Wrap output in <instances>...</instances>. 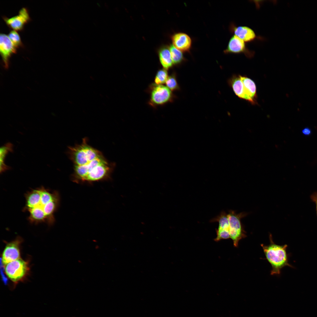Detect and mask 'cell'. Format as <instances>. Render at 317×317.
I'll use <instances>...</instances> for the list:
<instances>
[{
	"label": "cell",
	"mask_w": 317,
	"mask_h": 317,
	"mask_svg": "<svg viewBox=\"0 0 317 317\" xmlns=\"http://www.w3.org/2000/svg\"><path fill=\"white\" fill-rule=\"evenodd\" d=\"M24 212L29 214L28 221L32 224L46 223L49 226L55 222L54 214L59 207L60 195L58 191L43 186L33 189L25 195Z\"/></svg>",
	"instance_id": "obj_1"
},
{
	"label": "cell",
	"mask_w": 317,
	"mask_h": 317,
	"mask_svg": "<svg viewBox=\"0 0 317 317\" xmlns=\"http://www.w3.org/2000/svg\"><path fill=\"white\" fill-rule=\"evenodd\" d=\"M114 163L110 162L104 155L82 166H74L71 176L77 183H91L108 179L115 168Z\"/></svg>",
	"instance_id": "obj_2"
},
{
	"label": "cell",
	"mask_w": 317,
	"mask_h": 317,
	"mask_svg": "<svg viewBox=\"0 0 317 317\" xmlns=\"http://www.w3.org/2000/svg\"><path fill=\"white\" fill-rule=\"evenodd\" d=\"M270 244L268 245L261 244L266 259L270 264L272 269L271 275H279L281 270L285 266L294 267L289 263L288 254L286 252L288 246L279 245L274 243L272 235H269Z\"/></svg>",
	"instance_id": "obj_3"
},
{
	"label": "cell",
	"mask_w": 317,
	"mask_h": 317,
	"mask_svg": "<svg viewBox=\"0 0 317 317\" xmlns=\"http://www.w3.org/2000/svg\"><path fill=\"white\" fill-rule=\"evenodd\" d=\"M67 154L74 166L85 165L103 156L101 151L88 144L86 137L80 144L68 146Z\"/></svg>",
	"instance_id": "obj_4"
},
{
	"label": "cell",
	"mask_w": 317,
	"mask_h": 317,
	"mask_svg": "<svg viewBox=\"0 0 317 317\" xmlns=\"http://www.w3.org/2000/svg\"><path fill=\"white\" fill-rule=\"evenodd\" d=\"M4 267L6 274L13 283L12 289H14L19 282L25 280L30 273L28 261H25L21 258L8 263Z\"/></svg>",
	"instance_id": "obj_5"
},
{
	"label": "cell",
	"mask_w": 317,
	"mask_h": 317,
	"mask_svg": "<svg viewBox=\"0 0 317 317\" xmlns=\"http://www.w3.org/2000/svg\"><path fill=\"white\" fill-rule=\"evenodd\" d=\"M247 214L245 212L237 213L233 210H230L227 214L230 238L233 241L235 247H237L239 241L247 237L246 232L242 225L241 220Z\"/></svg>",
	"instance_id": "obj_6"
},
{
	"label": "cell",
	"mask_w": 317,
	"mask_h": 317,
	"mask_svg": "<svg viewBox=\"0 0 317 317\" xmlns=\"http://www.w3.org/2000/svg\"><path fill=\"white\" fill-rule=\"evenodd\" d=\"M149 104L153 107L164 104L171 101L173 95L171 90L163 85H151L150 87Z\"/></svg>",
	"instance_id": "obj_7"
},
{
	"label": "cell",
	"mask_w": 317,
	"mask_h": 317,
	"mask_svg": "<svg viewBox=\"0 0 317 317\" xmlns=\"http://www.w3.org/2000/svg\"><path fill=\"white\" fill-rule=\"evenodd\" d=\"M23 241L22 238L18 236L14 241L6 243L2 256V261L4 266L20 258V246Z\"/></svg>",
	"instance_id": "obj_8"
},
{
	"label": "cell",
	"mask_w": 317,
	"mask_h": 317,
	"mask_svg": "<svg viewBox=\"0 0 317 317\" xmlns=\"http://www.w3.org/2000/svg\"><path fill=\"white\" fill-rule=\"evenodd\" d=\"M224 52L226 54H242L249 58H253L255 54V52L249 49L244 41L235 35L230 38Z\"/></svg>",
	"instance_id": "obj_9"
},
{
	"label": "cell",
	"mask_w": 317,
	"mask_h": 317,
	"mask_svg": "<svg viewBox=\"0 0 317 317\" xmlns=\"http://www.w3.org/2000/svg\"><path fill=\"white\" fill-rule=\"evenodd\" d=\"M4 21L9 27L15 31L21 30L25 24L30 20L28 10L25 8L21 9L18 15L11 18H4Z\"/></svg>",
	"instance_id": "obj_10"
},
{
	"label": "cell",
	"mask_w": 317,
	"mask_h": 317,
	"mask_svg": "<svg viewBox=\"0 0 317 317\" xmlns=\"http://www.w3.org/2000/svg\"><path fill=\"white\" fill-rule=\"evenodd\" d=\"M0 51L5 66L7 68L9 58L12 55L16 53V48L8 36L4 34L0 35Z\"/></svg>",
	"instance_id": "obj_11"
},
{
	"label": "cell",
	"mask_w": 317,
	"mask_h": 317,
	"mask_svg": "<svg viewBox=\"0 0 317 317\" xmlns=\"http://www.w3.org/2000/svg\"><path fill=\"white\" fill-rule=\"evenodd\" d=\"M230 30L235 35L245 43L252 42L257 38H261L256 36L254 31L249 27L245 26H237L233 23L230 26Z\"/></svg>",
	"instance_id": "obj_12"
},
{
	"label": "cell",
	"mask_w": 317,
	"mask_h": 317,
	"mask_svg": "<svg viewBox=\"0 0 317 317\" xmlns=\"http://www.w3.org/2000/svg\"><path fill=\"white\" fill-rule=\"evenodd\" d=\"M240 77L244 86L245 100L252 104H257L256 86L254 82L246 76L240 75Z\"/></svg>",
	"instance_id": "obj_13"
},
{
	"label": "cell",
	"mask_w": 317,
	"mask_h": 317,
	"mask_svg": "<svg viewBox=\"0 0 317 317\" xmlns=\"http://www.w3.org/2000/svg\"><path fill=\"white\" fill-rule=\"evenodd\" d=\"M171 40L174 46L183 51H188L191 45V40L186 34L178 33L174 34L171 36Z\"/></svg>",
	"instance_id": "obj_14"
},
{
	"label": "cell",
	"mask_w": 317,
	"mask_h": 317,
	"mask_svg": "<svg viewBox=\"0 0 317 317\" xmlns=\"http://www.w3.org/2000/svg\"><path fill=\"white\" fill-rule=\"evenodd\" d=\"M158 54L160 63L164 69L168 70L173 66L169 47L167 45L162 46L158 50Z\"/></svg>",
	"instance_id": "obj_15"
},
{
	"label": "cell",
	"mask_w": 317,
	"mask_h": 317,
	"mask_svg": "<svg viewBox=\"0 0 317 317\" xmlns=\"http://www.w3.org/2000/svg\"><path fill=\"white\" fill-rule=\"evenodd\" d=\"M229 82L235 94L239 98L245 100L244 86L240 75H233L230 80Z\"/></svg>",
	"instance_id": "obj_16"
},
{
	"label": "cell",
	"mask_w": 317,
	"mask_h": 317,
	"mask_svg": "<svg viewBox=\"0 0 317 317\" xmlns=\"http://www.w3.org/2000/svg\"><path fill=\"white\" fill-rule=\"evenodd\" d=\"M13 145L10 142L6 144L0 148V172L1 173L11 167L6 165L4 162L6 156L9 152H13Z\"/></svg>",
	"instance_id": "obj_17"
},
{
	"label": "cell",
	"mask_w": 317,
	"mask_h": 317,
	"mask_svg": "<svg viewBox=\"0 0 317 317\" xmlns=\"http://www.w3.org/2000/svg\"><path fill=\"white\" fill-rule=\"evenodd\" d=\"M169 48L173 63L175 65L180 63L184 59L182 52L172 45H170Z\"/></svg>",
	"instance_id": "obj_18"
},
{
	"label": "cell",
	"mask_w": 317,
	"mask_h": 317,
	"mask_svg": "<svg viewBox=\"0 0 317 317\" xmlns=\"http://www.w3.org/2000/svg\"><path fill=\"white\" fill-rule=\"evenodd\" d=\"M168 77L166 70L164 68L159 70L155 76L154 84L157 85H162L166 83Z\"/></svg>",
	"instance_id": "obj_19"
},
{
	"label": "cell",
	"mask_w": 317,
	"mask_h": 317,
	"mask_svg": "<svg viewBox=\"0 0 317 317\" xmlns=\"http://www.w3.org/2000/svg\"><path fill=\"white\" fill-rule=\"evenodd\" d=\"M165 83L166 87L171 90L174 91L179 89L176 76L174 73L168 77Z\"/></svg>",
	"instance_id": "obj_20"
},
{
	"label": "cell",
	"mask_w": 317,
	"mask_h": 317,
	"mask_svg": "<svg viewBox=\"0 0 317 317\" xmlns=\"http://www.w3.org/2000/svg\"><path fill=\"white\" fill-rule=\"evenodd\" d=\"M8 36L16 48L22 46L20 37L16 31L13 30L11 31Z\"/></svg>",
	"instance_id": "obj_21"
},
{
	"label": "cell",
	"mask_w": 317,
	"mask_h": 317,
	"mask_svg": "<svg viewBox=\"0 0 317 317\" xmlns=\"http://www.w3.org/2000/svg\"><path fill=\"white\" fill-rule=\"evenodd\" d=\"M302 133L306 136L309 135L311 133V130L308 127L305 128L302 130Z\"/></svg>",
	"instance_id": "obj_22"
},
{
	"label": "cell",
	"mask_w": 317,
	"mask_h": 317,
	"mask_svg": "<svg viewBox=\"0 0 317 317\" xmlns=\"http://www.w3.org/2000/svg\"><path fill=\"white\" fill-rule=\"evenodd\" d=\"M311 198L312 200L316 204V211H317V193H315L311 196Z\"/></svg>",
	"instance_id": "obj_23"
},
{
	"label": "cell",
	"mask_w": 317,
	"mask_h": 317,
	"mask_svg": "<svg viewBox=\"0 0 317 317\" xmlns=\"http://www.w3.org/2000/svg\"><path fill=\"white\" fill-rule=\"evenodd\" d=\"M316 212H317V211H316Z\"/></svg>",
	"instance_id": "obj_24"
}]
</instances>
